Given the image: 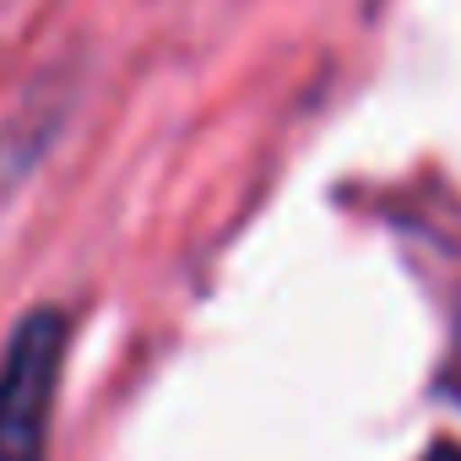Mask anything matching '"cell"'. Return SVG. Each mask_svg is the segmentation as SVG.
I'll return each mask as SVG.
<instances>
[{
    "instance_id": "1",
    "label": "cell",
    "mask_w": 461,
    "mask_h": 461,
    "mask_svg": "<svg viewBox=\"0 0 461 461\" xmlns=\"http://www.w3.org/2000/svg\"><path fill=\"white\" fill-rule=\"evenodd\" d=\"M66 315L33 310L0 358V461H44L66 375Z\"/></svg>"
},
{
    "instance_id": "2",
    "label": "cell",
    "mask_w": 461,
    "mask_h": 461,
    "mask_svg": "<svg viewBox=\"0 0 461 461\" xmlns=\"http://www.w3.org/2000/svg\"><path fill=\"white\" fill-rule=\"evenodd\" d=\"M423 461H461V445H450V439H445V445H434Z\"/></svg>"
}]
</instances>
